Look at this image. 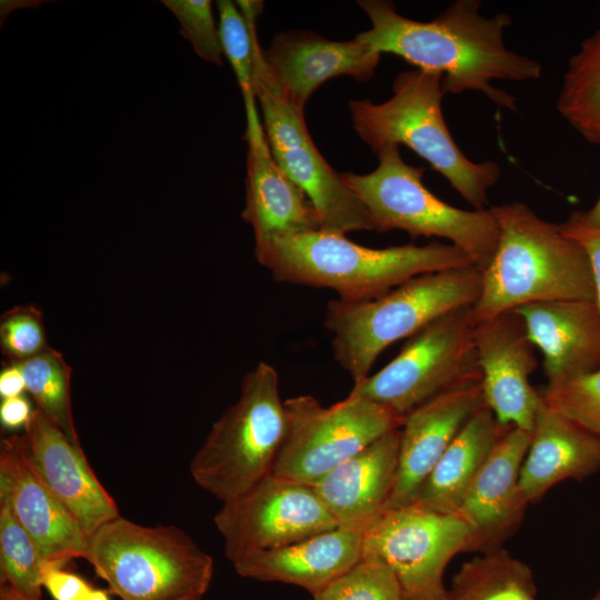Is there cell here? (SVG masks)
Wrapping results in <instances>:
<instances>
[{"instance_id": "obj_30", "label": "cell", "mask_w": 600, "mask_h": 600, "mask_svg": "<svg viewBox=\"0 0 600 600\" xmlns=\"http://www.w3.org/2000/svg\"><path fill=\"white\" fill-rule=\"evenodd\" d=\"M0 567L1 584L26 599L41 600L43 577L52 566L3 503H0Z\"/></svg>"}, {"instance_id": "obj_5", "label": "cell", "mask_w": 600, "mask_h": 600, "mask_svg": "<svg viewBox=\"0 0 600 600\" xmlns=\"http://www.w3.org/2000/svg\"><path fill=\"white\" fill-rule=\"evenodd\" d=\"M443 96L441 74L420 69L400 72L387 101L349 103L353 129L376 153L390 144L409 147L473 209H487L488 190L498 182L500 167L473 162L459 149L443 118Z\"/></svg>"}, {"instance_id": "obj_39", "label": "cell", "mask_w": 600, "mask_h": 600, "mask_svg": "<svg viewBox=\"0 0 600 600\" xmlns=\"http://www.w3.org/2000/svg\"><path fill=\"white\" fill-rule=\"evenodd\" d=\"M578 212L586 223L600 228V197L591 209Z\"/></svg>"}, {"instance_id": "obj_15", "label": "cell", "mask_w": 600, "mask_h": 600, "mask_svg": "<svg viewBox=\"0 0 600 600\" xmlns=\"http://www.w3.org/2000/svg\"><path fill=\"white\" fill-rule=\"evenodd\" d=\"M21 438L34 473L89 537L120 516L81 446L73 443L38 408Z\"/></svg>"}, {"instance_id": "obj_27", "label": "cell", "mask_w": 600, "mask_h": 600, "mask_svg": "<svg viewBox=\"0 0 600 600\" xmlns=\"http://www.w3.org/2000/svg\"><path fill=\"white\" fill-rule=\"evenodd\" d=\"M450 594L456 600H537L531 569L504 549L464 562Z\"/></svg>"}, {"instance_id": "obj_13", "label": "cell", "mask_w": 600, "mask_h": 600, "mask_svg": "<svg viewBox=\"0 0 600 600\" xmlns=\"http://www.w3.org/2000/svg\"><path fill=\"white\" fill-rule=\"evenodd\" d=\"M474 344L486 406L499 423L531 431L541 394L530 383L536 347L516 309L476 322Z\"/></svg>"}, {"instance_id": "obj_26", "label": "cell", "mask_w": 600, "mask_h": 600, "mask_svg": "<svg viewBox=\"0 0 600 600\" xmlns=\"http://www.w3.org/2000/svg\"><path fill=\"white\" fill-rule=\"evenodd\" d=\"M219 33L223 53L227 56L241 90L247 127L244 139L264 133L257 111L254 92V37L257 20L262 13V1L219 0Z\"/></svg>"}, {"instance_id": "obj_31", "label": "cell", "mask_w": 600, "mask_h": 600, "mask_svg": "<svg viewBox=\"0 0 600 600\" xmlns=\"http://www.w3.org/2000/svg\"><path fill=\"white\" fill-rule=\"evenodd\" d=\"M314 600H403L393 571L381 560L362 557L350 570L332 581Z\"/></svg>"}, {"instance_id": "obj_29", "label": "cell", "mask_w": 600, "mask_h": 600, "mask_svg": "<svg viewBox=\"0 0 600 600\" xmlns=\"http://www.w3.org/2000/svg\"><path fill=\"white\" fill-rule=\"evenodd\" d=\"M26 391L38 408L73 443L80 444L70 398L72 368L63 356L48 348L42 353L19 363Z\"/></svg>"}, {"instance_id": "obj_22", "label": "cell", "mask_w": 600, "mask_h": 600, "mask_svg": "<svg viewBox=\"0 0 600 600\" xmlns=\"http://www.w3.org/2000/svg\"><path fill=\"white\" fill-rule=\"evenodd\" d=\"M362 557V536L334 528L288 546L250 553L232 564L241 577L294 584L313 597Z\"/></svg>"}, {"instance_id": "obj_12", "label": "cell", "mask_w": 600, "mask_h": 600, "mask_svg": "<svg viewBox=\"0 0 600 600\" xmlns=\"http://www.w3.org/2000/svg\"><path fill=\"white\" fill-rule=\"evenodd\" d=\"M232 563L338 528L313 487L268 474L214 514Z\"/></svg>"}, {"instance_id": "obj_4", "label": "cell", "mask_w": 600, "mask_h": 600, "mask_svg": "<svg viewBox=\"0 0 600 600\" xmlns=\"http://www.w3.org/2000/svg\"><path fill=\"white\" fill-rule=\"evenodd\" d=\"M481 282L482 272L468 266L413 277L371 300L329 301L324 326L334 359L353 383L363 380L387 347L449 311L473 306Z\"/></svg>"}, {"instance_id": "obj_20", "label": "cell", "mask_w": 600, "mask_h": 600, "mask_svg": "<svg viewBox=\"0 0 600 600\" xmlns=\"http://www.w3.org/2000/svg\"><path fill=\"white\" fill-rule=\"evenodd\" d=\"M516 310L543 354L548 384L600 369V310L596 301L536 302Z\"/></svg>"}, {"instance_id": "obj_2", "label": "cell", "mask_w": 600, "mask_h": 600, "mask_svg": "<svg viewBox=\"0 0 600 600\" xmlns=\"http://www.w3.org/2000/svg\"><path fill=\"white\" fill-rule=\"evenodd\" d=\"M490 209L499 240L472 306L476 322L529 303L596 301L588 254L560 224L540 218L520 201Z\"/></svg>"}, {"instance_id": "obj_35", "label": "cell", "mask_w": 600, "mask_h": 600, "mask_svg": "<svg viewBox=\"0 0 600 600\" xmlns=\"http://www.w3.org/2000/svg\"><path fill=\"white\" fill-rule=\"evenodd\" d=\"M564 234L578 241L588 254L596 290V302L600 310V228L586 223L578 211L560 223Z\"/></svg>"}, {"instance_id": "obj_36", "label": "cell", "mask_w": 600, "mask_h": 600, "mask_svg": "<svg viewBox=\"0 0 600 600\" xmlns=\"http://www.w3.org/2000/svg\"><path fill=\"white\" fill-rule=\"evenodd\" d=\"M43 588L54 600H84L93 589L84 579L60 567L47 569Z\"/></svg>"}, {"instance_id": "obj_8", "label": "cell", "mask_w": 600, "mask_h": 600, "mask_svg": "<svg viewBox=\"0 0 600 600\" xmlns=\"http://www.w3.org/2000/svg\"><path fill=\"white\" fill-rule=\"evenodd\" d=\"M284 428L278 373L259 362L244 376L238 401L212 424L190 474L222 503L233 500L272 473Z\"/></svg>"}, {"instance_id": "obj_33", "label": "cell", "mask_w": 600, "mask_h": 600, "mask_svg": "<svg viewBox=\"0 0 600 600\" xmlns=\"http://www.w3.org/2000/svg\"><path fill=\"white\" fill-rule=\"evenodd\" d=\"M48 348L43 314L36 306H17L1 314L0 349L8 362H23Z\"/></svg>"}, {"instance_id": "obj_18", "label": "cell", "mask_w": 600, "mask_h": 600, "mask_svg": "<svg viewBox=\"0 0 600 600\" xmlns=\"http://www.w3.org/2000/svg\"><path fill=\"white\" fill-rule=\"evenodd\" d=\"M401 427L337 467L313 489L338 528L363 536L388 510L399 466Z\"/></svg>"}, {"instance_id": "obj_9", "label": "cell", "mask_w": 600, "mask_h": 600, "mask_svg": "<svg viewBox=\"0 0 600 600\" xmlns=\"http://www.w3.org/2000/svg\"><path fill=\"white\" fill-rule=\"evenodd\" d=\"M474 327L472 306L442 314L411 336L381 370L353 383L348 396L404 418L444 392L481 381Z\"/></svg>"}, {"instance_id": "obj_25", "label": "cell", "mask_w": 600, "mask_h": 600, "mask_svg": "<svg viewBox=\"0 0 600 600\" xmlns=\"http://www.w3.org/2000/svg\"><path fill=\"white\" fill-rule=\"evenodd\" d=\"M506 429L487 406L479 409L441 456L413 503L440 513H456Z\"/></svg>"}, {"instance_id": "obj_37", "label": "cell", "mask_w": 600, "mask_h": 600, "mask_svg": "<svg viewBox=\"0 0 600 600\" xmlns=\"http://www.w3.org/2000/svg\"><path fill=\"white\" fill-rule=\"evenodd\" d=\"M34 409L23 394L3 399L0 404V422L2 428L7 430H16L26 428L29 423Z\"/></svg>"}, {"instance_id": "obj_11", "label": "cell", "mask_w": 600, "mask_h": 600, "mask_svg": "<svg viewBox=\"0 0 600 600\" xmlns=\"http://www.w3.org/2000/svg\"><path fill=\"white\" fill-rule=\"evenodd\" d=\"M362 538L363 557L393 571L403 600H448L443 574L454 556L467 552L469 529L454 513L411 503L387 510Z\"/></svg>"}, {"instance_id": "obj_14", "label": "cell", "mask_w": 600, "mask_h": 600, "mask_svg": "<svg viewBox=\"0 0 600 600\" xmlns=\"http://www.w3.org/2000/svg\"><path fill=\"white\" fill-rule=\"evenodd\" d=\"M530 431L507 427L467 490L457 512L469 529L467 552L488 553L521 524L530 504L520 487Z\"/></svg>"}, {"instance_id": "obj_28", "label": "cell", "mask_w": 600, "mask_h": 600, "mask_svg": "<svg viewBox=\"0 0 600 600\" xmlns=\"http://www.w3.org/2000/svg\"><path fill=\"white\" fill-rule=\"evenodd\" d=\"M557 107L584 140L600 144V28L569 60Z\"/></svg>"}, {"instance_id": "obj_21", "label": "cell", "mask_w": 600, "mask_h": 600, "mask_svg": "<svg viewBox=\"0 0 600 600\" xmlns=\"http://www.w3.org/2000/svg\"><path fill=\"white\" fill-rule=\"evenodd\" d=\"M246 141V199L241 217L253 230L254 250L277 239L320 229L313 206L278 166L266 133Z\"/></svg>"}, {"instance_id": "obj_34", "label": "cell", "mask_w": 600, "mask_h": 600, "mask_svg": "<svg viewBox=\"0 0 600 600\" xmlns=\"http://www.w3.org/2000/svg\"><path fill=\"white\" fill-rule=\"evenodd\" d=\"M161 2L177 18L180 33L191 43L196 53L208 62L221 66L223 51L211 1L163 0Z\"/></svg>"}, {"instance_id": "obj_32", "label": "cell", "mask_w": 600, "mask_h": 600, "mask_svg": "<svg viewBox=\"0 0 600 600\" xmlns=\"http://www.w3.org/2000/svg\"><path fill=\"white\" fill-rule=\"evenodd\" d=\"M540 394L549 407L600 438V369L547 384Z\"/></svg>"}, {"instance_id": "obj_44", "label": "cell", "mask_w": 600, "mask_h": 600, "mask_svg": "<svg viewBox=\"0 0 600 600\" xmlns=\"http://www.w3.org/2000/svg\"><path fill=\"white\" fill-rule=\"evenodd\" d=\"M450 592V591H449ZM448 600H456L451 594Z\"/></svg>"}, {"instance_id": "obj_19", "label": "cell", "mask_w": 600, "mask_h": 600, "mask_svg": "<svg viewBox=\"0 0 600 600\" xmlns=\"http://www.w3.org/2000/svg\"><path fill=\"white\" fill-rule=\"evenodd\" d=\"M263 56L277 86L300 109L329 79L348 76L368 81L381 58L357 38L332 41L308 31L277 34Z\"/></svg>"}, {"instance_id": "obj_38", "label": "cell", "mask_w": 600, "mask_h": 600, "mask_svg": "<svg viewBox=\"0 0 600 600\" xmlns=\"http://www.w3.org/2000/svg\"><path fill=\"white\" fill-rule=\"evenodd\" d=\"M23 391H26V383L20 364L6 361L0 371L1 399L21 396Z\"/></svg>"}, {"instance_id": "obj_7", "label": "cell", "mask_w": 600, "mask_h": 600, "mask_svg": "<svg viewBox=\"0 0 600 600\" xmlns=\"http://www.w3.org/2000/svg\"><path fill=\"white\" fill-rule=\"evenodd\" d=\"M377 154L379 163L373 171L341 173L363 203L372 230L397 229L412 238H444L482 272L499 240V226L491 209L463 210L437 198L422 182L424 168L404 162L399 146H387Z\"/></svg>"}, {"instance_id": "obj_3", "label": "cell", "mask_w": 600, "mask_h": 600, "mask_svg": "<svg viewBox=\"0 0 600 600\" xmlns=\"http://www.w3.org/2000/svg\"><path fill=\"white\" fill-rule=\"evenodd\" d=\"M254 257L278 282L329 288L346 301L378 298L423 273L473 266L451 243L372 249L321 229L273 240Z\"/></svg>"}, {"instance_id": "obj_24", "label": "cell", "mask_w": 600, "mask_h": 600, "mask_svg": "<svg viewBox=\"0 0 600 600\" xmlns=\"http://www.w3.org/2000/svg\"><path fill=\"white\" fill-rule=\"evenodd\" d=\"M271 152L313 206L321 230L339 234L372 230L363 203L320 154L312 139Z\"/></svg>"}, {"instance_id": "obj_42", "label": "cell", "mask_w": 600, "mask_h": 600, "mask_svg": "<svg viewBox=\"0 0 600 600\" xmlns=\"http://www.w3.org/2000/svg\"><path fill=\"white\" fill-rule=\"evenodd\" d=\"M177 600H201V597H186Z\"/></svg>"}, {"instance_id": "obj_23", "label": "cell", "mask_w": 600, "mask_h": 600, "mask_svg": "<svg viewBox=\"0 0 600 600\" xmlns=\"http://www.w3.org/2000/svg\"><path fill=\"white\" fill-rule=\"evenodd\" d=\"M530 433L520 472V487L530 504L564 480H582L600 470V438L543 400Z\"/></svg>"}, {"instance_id": "obj_16", "label": "cell", "mask_w": 600, "mask_h": 600, "mask_svg": "<svg viewBox=\"0 0 600 600\" xmlns=\"http://www.w3.org/2000/svg\"><path fill=\"white\" fill-rule=\"evenodd\" d=\"M0 503L31 536L50 566L62 568L72 559H84L89 536L34 473L21 434L1 440Z\"/></svg>"}, {"instance_id": "obj_6", "label": "cell", "mask_w": 600, "mask_h": 600, "mask_svg": "<svg viewBox=\"0 0 600 600\" xmlns=\"http://www.w3.org/2000/svg\"><path fill=\"white\" fill-rule=\"evenodd\" d=\"M84 559L122 600L202 598L213 574L211 556L178 527L121 516L89 537Z\"/></svg>"}, {"instance_id": "obj_41", "label": "cell", "mask_w": 600, "mask_h": 600, "mask_svg": "<svg viewBox=\"0 0 600 600\" xmlns=\"http://www.w3.org/2000/svg\"><path fill=\"white\" fill-rule=\"evenodd\" d=\"M84 600H110L109 593L102 589H92Z\"/></svg>"}, {"instance_id": "obj_17", "label": "cell", "mask_w": 600, "mask_h": 600, "mask_svg": "<svg viewBox=\"0 0 600 600\" xmlns=\"http://www.w3.org/2000/svg\"><path fill=\"white\" fill-rule=\"evenodd\" d=\"M483 406L481 381H476L444 392L404 417L398 473L388 510L414 502L441 456Z\"/></svg>"}, {"instance_id": "obj_10", "label": "cell", "mask_w": 600, "mask_h": 600, "mask_svg": "<svg viewBox=\"0 0 600 600\" xmlns=\"http://www.w3.org/2000/svg\"><path fill=\"white\" fill-rule=\"evenodd\" d=\"M286 428L272 473L313 487L404 418L364 398L322 406L311 396L284 400Z\"/></svg>"}, {"instance_id": "obj_40", "label": "cell", "mask_w": 600, "mask_h": 600, "mask_svg": "<svg viewBox=\"0 0 600 600\" xmlns=\"http://www.w3.org/2000/svg\"><path fill=\"white\" fill-rule=\"evenodd\" d=\"M0 600H29V599H26V598L19 596L13 590H11L8 586L1 584Z\"/></svg>"}, {"instance_id": "obj_1", "label": "cell", "mask_w": 600, "mask_h": 600, "mask_svg": "<svg viewBox=\"0 0 600 600\" xmlns=\"http://www.w3.org/2000/svg\"><path fill=\"white\" fill-rule=\"evenodd\" d=\"M359 6L371 28L356 38L374 52L392 53L416 69L441 74L444 94L480 91L497 106L516 111V98L491 82L534 80L542 74L538 61L504 46L511 18L483 17L479 0H457L431 21L402 17L390 1L362 0Z\"/></svg>"}, {"instance_id": "obj_43", "label": "cell", "mask_w": 600, "mask_h": 600, "mask_svg": "<svg viewBox=\"0 0 600 600\" xmlns=\"http://www.w3.org/2000/svg\"><path fill=\"white\" fill-rule=\"evenodd\" d=\"M589 600H600V593L594 596L593 598L589 599Z\"/></svg>"}]
</instances>
